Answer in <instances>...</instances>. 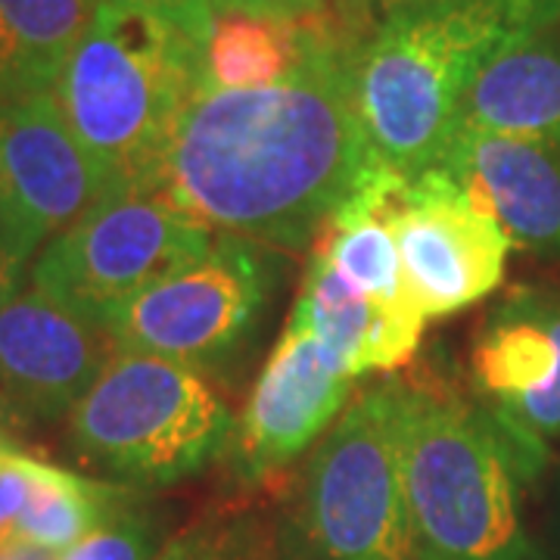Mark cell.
<instances>
[{
	"label": "cell",
	"mask_w": 560,
	"mask_h": 560,
	"mask_svg": "<svg viewBox=\"0 0 560 560\" xmlns=\"http://www.w3.org/2000/svg\"><path fill=\"white\" fill-rule=\"evenodd\" d=\"M125 3H135V7H143V10L160 13L165 20H172L175 25H180L190 38H197L200 44L209 40L212 25L219 20L212 0H125Z\"/></svg>",
	"instance_id": "7402d4cb"
},
{
	"label": "cell",
	"mask_w": 560,
	"mask_h": 560,
	"mask_svg": "<svg viewBox=\"0 0 560 560\" xmlns=\"http://www.w3.org/2000/svg\"><path fill=\"white\" fill-rule=\"evenodd\" d=\"M361 44L324 10L287 79L228 91L202 75L147 190L212 234L312 241L377 162L355 109Z\"/></svg>",
	"instance_id": "6da1fadb"
},
{
	"label": "cell",
	"mask_w": 560,
	"mask_h": 560,
	"mask_svg": "<svg viewBox=\"0 0 560 560\" xmlns=\"http://www.w3.org/2000/svg\"><path fill=\"white\" fill-rule=\"evenodd\" d=\"M300 545L312 560H415L399 458V381L346 405L308 460Z\"/></svg>",
	"instance_id": "8992f818"
},
{
	"label": "cell",
	"mask_w": 560,
	"mask_h": 560,
	"mask_svg": "<svg viewBox=\"0 0 560 560\" xmlns=\"http://www.w3.org/2000/svg\"><path fill=\"white\" fill-rule=\"evenodd\" d=\"M352 383L355 377L312 324L290 312L228 445L234 477L259 482L300 458L346 411Z\"/></svg>",
	"instance_id": "7c38bea8"
},
{
	"label": "cell",
	"mask_w": 560,
	"mask_h": 560,
	"mask_svg": "<svg viewBox=\"0 0 560 560\" xmlns=\"http://www.w3.org/2000/svg\"><path fill=\"white\" fill-rule=\"evenodd\" d=\"M293 312L312 324L352 377L401 368L418 352L427 324L418 308H393L355 290L320 253H312Z\"/></svg>",
	"instance_id": "9a60e30c"
},
{
	"label": "cell",
	"mask_w": 560,
	"mask_h": 560,
	"mask_svg": "<svg viewBox=\"0 0 560 560\" xmlns=\"http://www.w3.org/2000/svg\"><path fill=\"white\" fill-rule=\"evenodd\" d=\"M66 440L84 464L131 486H172L228 452L237 420L200 371L116 352L69 415Z\"/></svg>",
	"instance_id": "5b68a950"
},
{
	"label": "cell",
	"mask_w": 560,
	"mask_h": 560,
	"mask_svg": "<svg viewBox=\"0 0 560 560\" xmlns=\"http://www.w3.org/2000/svg\"><path fill=\"white\" fill-rule=\"evenodd\" d=\"M101 0H0V101L50 94Z\"/></svg>",
	"instance_id": "e0dca14e"
},
{
	"label": "cell",
	"mask_w": 560,
	"mask_h": 560,
	"mask_svg": "<svg viewBox=\"0 0 560 560\" xmlns=\"http://www.w3.org/2000/svg\"><path fill=\"white\" fill-rule=\"evenodd\" d=\"M215 13H246L265 20H302L327 10V0H212Z\"/></svg>",
	"instance_id": "cb8c5ba5"
},
{
	"label": "cell",
	"mask_w": 560,
	"mask_h": 560,
	"mask_svg": "<svg viewBox=\"0 0 560 560\" xmlns=\"http://www.w3.org/2000/svg\"><path fill=\"white\" fill-rule=\"evenodd\" d=\"M202 75L206 44L153 10L101 0L50 94L106 190H147Z\"/></svg>",
	"instance_id": "3957f363"
},
{
	"label": "cell",
	"mask_w": 560,
	"mask_h": 560,
	"mask_svg": "<svg viewBox=\"0 0 560 560\" xmlns=\"http://www.w3.org/2000/svg\"><path fill=\"white\" fill-rule=\"evenodd\" d=\"M116 355L109 334L28 290L0 312V423L69 418Z\"/></svg>",
	"instance_id": "4fadbf2b"
},
{
	"label": "cell",
	"mask_w": 560,
	"mask_h": 560,
	"mask_svg": "<svg viewBox=\"0 0 560 560\" xmlns=\"http://www.w3.org/2000/svg\"><path fill=\"white\" fill-rule=\"evenodd\" d=\"M22 278H25V265L0 253V312L22 296Z\"/></svg>",
	"instance_id": "484cf974"
},
{
	"label": "cell",
	"mask_w": 560,
	"mask_h": 560,
	"mask_svg": "<svg viewBox=\"0 0 560 560\" xmlns=\"http://www.w3.org/2000/svg\"><path fill=\"white\" fill-rule=\"evenodd\" d=\"M320 13L302 20L219 13L206 40V81L228 91H243L287 79L308 54Z\"/></svg>",
	"instance_id": "d6986e66"
},
{
	"label": "cell",
	"mask_w": 560,
	"mask_h": 560,
	"mask_svg": "<svg viewBox=\"0 0 560 560\" xmlns=\"http://www.w3.org/2000/svg\"><path fill=\"white\" fill-rule=\"evenodd\" d=\"M109 197L54 94L0 101V253L25 261Z\"/></svg>",
	"instance_id": "30bf717a"
},
{
	"label": "cell",
	"mask_w": 560,
	"mask_h": 560,
	"mask_svg": "<svg viewBox=\"0 0 560 560\" xmlns=\"http://www.w3.org/2000/svg\"><path fill=\"white\" fill-rule=\"evenodd\" d=\"M399 458L415 560H523V480L480 405L399 383Z\"/></svg>",
	"instance_id": "277c9868"
},
{
	"label": "cell",
	"mask_w": 560,
	"mask_h": 560,
	"mask_svg": "<svg viewBox=\"0 0 560 560\" xmlns=\"http://www.w3.org/2000/svg\"><path fill=\"white\" fill-rule=\"evenodd\" d=\"M458 128L560 147V35L555 28L501 50L482 66L460 97Z\"/></svg>",
	"instance_id": "2e32d148"
},
{
	"label": "cell",
	"mask_w": 560,
	"mask_h": 560,
	"mask_svg": "<svg viewBox=\"0 0 560 560\" xmlns=\"http://www.w3.org/2000/svg\"><path fill=\"white\" fill-rule=\"evenodd\" d=\"M477 405L489 415L523 480L545 467L560 436V290L517 287L474 342Z\"/></svg>",
	"instance_id": "9c48e42d"
},
{
	"label": "cell",
	"mask_w": 560,
	"mask_h": 560,
	"mask_svg": "<svg viewBox=\"0 0 560 560\" xmlns=\"http://www.w3.org/2000/svg\"><path fill=\"white\" fill-rule=\"evenodd\" d=\"M327 10L359 40H368L377 28V0H327Z\"/></svg>",
	"instance_id": "d4e9b609"
},
{
	"label": "cell",
	"mask_w": 560,
	"mask_h": 560,
	"mask_svg": "<svg viewBox=\"0 0 560 560\" xmlns=\"http://www.w3.org/2000/svg\"><path fill=\"white\" fill-rule=\"evenodd\" d=\"M215 234L150 190L103 197L40 249L32 290L106 330L147 287L202 259Z\"/></svg>",
	"instance_id": "52a82bcc"
},
{
	"label": "cell",
	"mask_w": 560,
	"mask_h": 560,
	"mask_svg": "<svg viewBox=\"0 0 560 560\" xmlns=\"http://www.w3.org/2000/svg\"><path fill=\"white\" fill-rule=\"evenodd\" d=\"M0 560H60L54 551H44L35 545H25V541H3L0 545Z\"/></svg>",
	"instance_id": "4316f807"
},
{
	"label": "cell",
	"mask_w": 560,
	"mask_h": 560,
	"mask_svg": "<svg viewBox=\"0 0 560 560\" xmlns=\"http://www.w3.org/2000/svg\"><path fill=\"white\" fill-rule=\"evenodd\" d=\"M153 560H249V545L234 523H197Z\"/></svg>",
	"instance_id": "44dd1931"
},
{
	"label": "cell",
	"mask_w": 560,
	"mask_h": 560,
	"mask_svg": "<svg viewBox=\"0 0 560 560\" xmlns=\"http://www.w3.org/2000/svg\"><path fill=\"white\" fill-rule=\"evenodd\" d=\"M558 523H560V474H558Z\"/></svg>",
	"instance_id": "f546056e"
},
{
	"label": "cell",
	"mask_w": 560,
	"mask_h": 560,
	"mask_svg": "<svg viewBox=\"0 0 560 560\" xmlns=\"http://www.w3.org/2000/svg\"><path fill=\"white\" fill-rule=\"evenodd\" d=\"M415 3H423V0H377V13H381V20H383L386 13H396V10L415 7Z\"/></svg>",
	"instance_id": "83f0119b"
},
{
	"label": "cell",
	"mask_w": 560,
	"mask_h": 560,
	"mask_svg": "<svg viewBox=\"0 0 560 560\" xmlns=\"http://www.w3.org/2000/svg\"><path fill=\"white\" fill-rule=\"evenodd\" d=\"M393 231L405 283L427 320L492 296L514 249L499 219L442 168L408 180Z\"/></svg>",
	"instance_id": "8fae6325"
},
{
	"label": "cell",
	"mask_w": 560,
	"mask_h": 560,
	"mask_svg": "<svg viewBox=\"0 0 560 560\" xmlns=\"http://www.w3.org/2000/svg\"><path fill=\"white\" fill-rule=\"evenodd\" d=\"M156 541V521L131 495L119 511L109 514V521L60 555V560H153L160 555Z\"/></svg>",
	"instance_id": "ffe728a7"
},
{
	"label": "cell",
	"mask_w": 560,
	"mask_h": 560,
	"mask_svg": "<svg viewBox=\"0 0 560 560\" xmlns=\"http://www.w3.org/2000/svg\"><path fill=\"white\" fill-rule=\"evenodd\" d=\"M13 455H20V448L13 445V440H10V436L3 433V427H0V464L7 458H13Z\"/></svg>",
	"instance_id": "f1b7e54d"
},
{
	"label": "cell",
	"mask_w": 560,
	"mask_h": 560,
	"mask_svg": "<svg viewBox=\"0 0 560 560\" xmlns=\"http://www.w3.org/2000/svg\"><path fill=\"white\" fill-rule=\"evenodd\" d=\"M480 200L517 249L560 256V147L458 128L436 162Z\"/></svg>",
	"instance_id": "5bb4252c"
},
{
	"label": "cell",
	"mask_w": 560,
	"mask_h": 560,
	"mask_svg": "<svg viewBox=\"0 0 560 560\" xmlns=\"http://www.w3.org/2000/svg\"><path fill=\"white\" fill-rule=\"evenodd\" d=\"M558 22L560 0H423L386 13L352 69L374 156L408 180L436 168L474 75Z\"/></svg>",
	"instance_id": "7a4b0ae2"
},
{
	"label": "cell",
	"mask_w": 560,
	"mask_h": 560,
	"mask_svg": "<svg viewBox=\"0 0 560 560\" xmlns=\"http://www.w3.org/2000/svg\"><path fill=\"white\" fill-rule=\"evenodd\" d=\"M28 499V477L22 470V452L0 464V545L13 539L22 504Z\"/></svg>",
	"instance_id": "603a6c76"
},
{
	"label": "cell",
	"mask_w": 560,
	"mask_h": 560,
	"mask_svg": "<svg viewBox=\"0 0 560 560\" xmlns=\"http://www.w3.org/2000/svg\"><path fill=\"white\" fill-rule=\"evenodd\" d=\"M268 290V271L249 241L215 234L209 253L147 287L106 320L116 352H140L209 368L224 361L253 330Z\"/></svg>",
	"instance_id": "ba28073f"
},
{
	"label": "cell",
	"mask_w": 560,
	"mask_h": 560,
	"mask_svg": "<svg viewBox=\"0 0 560 560\" xmlns=\"http://www.w3.org/2000/svg\"><path fill=\"white\" fill-rule=\"evenodd\" d=\"M22 470L28 477V499L13 526V539L54 555H66L135 495L125 486L88 480L28 455H22Z\"/></svg>",
	"instance_id": "ac0fdd59"
}]
</instances>
